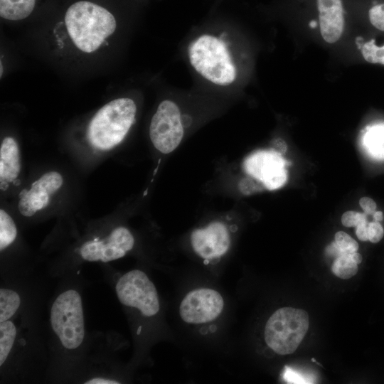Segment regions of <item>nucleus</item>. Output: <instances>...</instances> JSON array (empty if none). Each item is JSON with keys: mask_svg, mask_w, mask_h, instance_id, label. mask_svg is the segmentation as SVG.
I'll use <instances>...</instances> for the list:
<instances>
[{"mask_svg": "<svg viewBox=\"0 0 384 384\" xmlns=\"http://www.w3.org/2000/svg\"><path fill=\"white\" fill-rule=\"evenodd\" d=\"M284 379L289 383H311V380L307 379L304 375L289 367H285L283 374Z\"/></svg>", "mask_w": 384, "mask_h": 384, "instance_id": "obj_25", "label": "nucleus"}, {"mask_svg": "<svg viewBox=\"0 0 384 384\" xmlns=\"http://www.w3.org/2000/svg\"><path fill=\"white\" fill-rule=\"evenodd\" d=\"M361 52L367 62L384 65V46H378L370 41L363 45Z\"/></svg>", "mask_w": 384, "mask_h": 384, "instance_id": "obj_21", "label": "nucleus"}, {"mask_svg": "<svg viewBox=\"0 0 384 384\" xmlns=\"http://www.w3.org/2000/svg\"><path fill=\"white\" fill-rule=\"evenodd\" d=\"M368 223L364 221L356 227V236L361 241L368 240Z\"/></svg>", "mask_w": 384, "mask_h": 384, "instance_id": "obj_29", "label": "nucleus"}, {"mask_svg": "<svg viewBox=\"0 0 384 384\" xmlns=\"http://www.w3.org/2000/svg\"><path fill=\"white\" fill-rule=\"evenodd\" d=\"M317 4L321 36L327 43H335L344 27L341 0H317Z\"/></svg>", "mask_w": 384, "mask_h": 384, "instance_id": "obj_13", "label": "nucleus"}, {"mask_svg": "<svg viewBox=\"0 0 384 384\" xmlns=\"http://www.w3.org/2000/svg\"><path fill=\"white\" fill-rule=\"evenodd\" d=\"M359 205L366 215H373L376 210L375 202L369 197H363L359 200Z\"/></svg>", "mask_w": 384, "mask_h": 384, "instance_id": "obj_28", "label": "nucleus"}, {"mask_svg": "<svg viewBox=\"0 0 384 384\" xmlns=\"http://www.w3.org/2000/svg\"><path fill=\"white\" fill-rule=\"evenodd\" d=\"M65 23L75 46L88 53L97 50L117 26L112 14L87 1H79L70 6L65 12Z\"/></svg>", "mask_w": 384, "mask_h": 384, "instance_id": "obj_1", "label": "nucleus"}, {"mask_svg": "<svg viewBox=\"0 0 384 384\" xmlns=\"http://www.w3.org/2000/svg\"><path fill=\"white\" fill-rule=\"evenodd\" d=\"M353 260L358 265L362 262L363 257L361 255L357 252L351 253Z\"/></svg>", "mask_w": 384, "mask_h": 384, "instance_id": "obj_32", "label": "nucleus"}, {"mask_svg": "<svg viewBox=\"0 0 384 384\" xmlns=\"http://www.w3.org/2000/svg\"><path fill=\"white\" fill-rule=\"evenodd\" d=\"M223 308L224 299L218 291L198 288L183 297L179 306V314L184 322L200 324L218 318Z\"/></svg>", "mask_w": 384, "mask_h": 384, "instance_id": "obj_8", "label": "nucleus"}, {"mask_svg": "<svg viewBox=\"0 0 384 384\" xmlns=\"http://www.w3.org/2000/svg\"><path fill=\"white\" fill-rule=\"evenodd\" d=\"M366 215L365 213L348 210L342 215L341 223L346 227H356L361 223L367 221Z\"/></svg>", "mask_w": 384, "mask_h": 384, "instance_id": "obj_24", "label": "nucleus"}, {"mask_svg": "<svg viewBox=\"0 0 384 384\" xmlns=\"http://www.w3.org/2000/svg\"><path fill=\"white\" fill-rule=\"evenodd\" d=\"M194 252L207 260L224 255L230 246V236L226 225L221 222H213L206 228L194 230L191 235Z\"/></svg>", "mask_w": 384, "mask_h": 384, "instance_id": "obj_11", "label": "nucleus"}, {"mask_svg": "<svg viewBox=\"0 0 384 384\" xmlns=\"http://www.w3.org/2000/svg\"><path fill=\"white\" fill-rule=\"evenodd\" d=\"M184 134L178 105L165 100L158 106L149 126V137L154 147L163 154L172 152L180 144Z\"/></svg>", "mask_w": 384, "mask_h": 384, "instance_id": "obj_7", "label": "nucleus"}, {"mask_svg": "<svg viewBox=\"0 0 384 384\" xmlns=\"http://www.w3.org/2000/svg\"><path fill=\"white\" fill-rule=\"evenodd\" d=\"M2 72H3V71H2V63H1V71H0V73H1V76L2 75Z\"/></svg>", "mask_w": 384, "mask_h": 384, "instance_id": "obj_34", "label": "nucleus"}, {"mask_svg": "<svg viewBox=\"0 0 384 384\" xmlns=\"http://www.w3.org/2000/svg\"><path fill=\"white\" fill-rule=\"evenodd\" d=\"M36 0H0V16L11 21L22 20L33 11Z\"/></svg>", "mask_w": 384, "mask_h": 384, "instance_id": "obj_15", "label": "nucleus"}, {"mask_svg": "<svg viewBox=\"0 0 384 384\" xmlns=\"http://www.w3.org/2000/svg\"><path fill=\"white\" fill-rule=\"evenodd\" d=\"M16 329L14 324L6 320L0 322V366L6 361L14 344Z\"/></svg>", "mask_w": 384, "mask_h": 384, "instance_id": "obj_17", "label": "nucleus"}, {"mask_svg": "<svg viewBox=\"0 0 384 384\" xmlns=\"http://www.w3.org/2000/svg\"><path fill=\"white\" fill-rule=\"evenodd\" d=\"M358 264L351 253H343L335 258L331 266L333 273L343 279L353 277L358 272Z\"/></svg>", "mask_w": 384, "mask_h": 384, "instance_id": "obj_18", "label": "nucleus"}, {"mask_svg": "<svg viewBox=\"0 0 384 384\" xmlns=\"http://www.w3.org/2000/svg\"><path fill=\"white\" fill-rule=\"evenodd\" d=\"M309 323V316L304 310L280 308L271 315L265 324V343L279 355L292 353L306 335Z\"/></svg>", "mask_w": 384, "mask_h": 384, "instance_id": "obj_4", "label": "nucleus"}, {"mask_svg": "<svg viewBox=\"0 0 384 384\" xmlns=\"http://www.w3.org/2000/svg\"><path fill=\"white\" fill-rule=\"evenodd\" d=\"M374 221L380 222L383 219V213L382 211H375L373 214Z\"/></svg>", "mask_w": 384, "mask_h": 384, "instance_id": "obj_33", "label": "nucleus"}, {"mask_svg": "<svg viewBox=\"0 0 384 384\" xmlns=\"http://www.w3.org/2000/svg\"><path fill=\"white\" fill-rule=\"evenodd\" d=\"M189 62L206 80L218 86H228L236 79L237 70L225 42L216 36L203 34L188 49Z\"/></svg>", "mask_w": 384, "mask_h": 384, "instance_id": "obj_2", "label": "nucleus"}, {"mask_svg": "<svg viewBox=\"0 0 384 384\" xmlns=\"http://www.w3.org/2000/svg\"><path fill=\"white\" fill-rule=\"evenodd\" d=\"M367 147L377 155L384 156V126L374 127L366 134Z\"/></svg>", "mask_w": 384, "mask_h": 384, "instance_id": "obj_20", "label": "nucleus"}, {"mask_svg": "<svg viewBox=\"0 0 384 384\" xmlns=\"http://www.w3.org/2000/svg\"><path fill=\"white\" fill-rule=\"evenodd\" d=\"M53 331L67 349L73 350L82 343L85 336L82 299L74 289L62 292L50 309Z\"/></svg>", "mask_w": 384, "mask_h": 384, "instance_id": "obj_5", "label": "nucleus"}, {"mask_svg": "<svg viewBox=\"0 0 384 384\" xmlns=\"http://www.w3.org/2000/svg\"><path fill=\"white\" fill-rule=\"evenodd\" d=\"M21 304L18 294L9 289H0V322L9 320Z\"/></svg>", "mask_w": 384, "mask_h": 384, "instance_id": "obj_16", "label": "nucleus"}, {"mask_svg": "<svg viewBox=\"0 0 384 384\" xmlns=\"http://www.w3.org/2000/svg\"><path fill=\"white\" fill-rule=\"evenodd\" d=\"M135 102L130 98L113 100L101 107L90 120L87 138L100 150H109L124 139L134 122Z\"/></svg>", "mask_w": 384, "mask_h": 384, "instance_id": "obj_3", "label": "nucleus"}, {"mask_svg": "<svg viewBox=\"0 0 384 384\" xmlns=\"http://www.w3.org/2000/svg\"><path fill=\"white\" fill-rule=\"evenodd\" d=\"M115 290L123 305L137 309L145 316H153L159 311L156 289L141 270H134L124 274L117 281Z\"/></svg>", "mask_w": 384, "mask_h": 384, "instance_id": "obj_6", "label": "nucleus"}, {"mask_svg": "<svg viewBox=\"0 0 384 384\" xmlns=\"http://www.w3.org/2000/svg\"><path fill=\"white\" fill-rule=\"evenodd\" d=\"M134 245V238L131 232L124 227H118L102 240L85 242L80 254L82 259L89 262H107L124 257Z\"/></svg>", "mask_w": 384, "mask_h": 384, "instance_id": "obj_10", "label": "nucleus"}, {"mask_svg": "<svg viewBox=\"0 0 384 384\" xmlns=\"http://www.w3.org/2000/svg\"><path fill=\"white\" fill-rule=\"evenodd\" d=\"M286 161L275 150H261L250 154L243 163L245 171L268 190L281 188L286 183Z\"/></svg>", "mask_w": 384, "mask_h": 384, "instance_id": "obj_9", "label": "nucleus"}, {"mask_svg": "<svg viewBox=\"0 0 384 384\" xmlns=\"http://www.w3.org/2000/svg\"><path fill=\"white\" fill-rule=\"evenodd\" d=\"M21 171L19 149L16 141L5 137L0 147L1 189L5 190L9 183L16 179Z\"/></svg>", "mask_w": 384, "mask_h": 384, "instance_id": "obj_14", "label": "nucleus"}, {"mask_svg": "<svg viewBox=\"0 0 384 384\" xmlns=\"http://www.w3.org/2000/svg\"><path fill=\"white\" fill-rule=\"evenodd\" d=\"M334 238L335 242L343 252L351 253L357 252L358 249V242L345 232H337L334 235Z\"/></svg>", "mask_w": 384, "mask_h": 384, "instance_id": "obj_22", "label": "nucleus"}, {"mask_svg": "<svg viewBox=\"0 0 384 384\" xmlns=\"http://www.w3.org/2000/svg\"><path fill=\"white\" fill-rule=\"evenodd\" d=\"M369 19L374 27L384 31V3L375 5L370 9Z\"/></svg>", "mask_w": 384, "mask_h": 384, "instance_id": "obj_23", "label": "nucleus"}, {"mask_svg": "<svg viewBox=\"0 0 384 384\" xmlns=\"http://www.w3.org/2000/svg\"><path fill=\"white\" fill-rule=\"evenodd\" d=\"M63 183V178L57 171H49L34 181L29 190H23L18 202L19 212L26 217L33 215L37 211L46 208L50 196L55 193Z\"/></svg>", "mask_w": 384, "mask_h": 384, "instance_id": "obj_12", "label": "nucleus"}, {"mask_svg": "<svg viewBox=\"0 0 384 384\" xmlns=\"http://www.w3.org/2000/svg\"><path fill=\"white\" fill-rule=\"evenodd\" d=\"M85 384H118L119 382L115 380L104 378H93L85 382Z\"/></svg>", "mask_w": 384, "mask_h": 384, "instance_id": "obj_31", "label": "nucleus"}, {"mask_svg": "<svg viewBox=\"0 0 384 384\" xmlns=\"http://www.w3.org/2000/svg\"><path fill=\"white\" fill-rule=\"evenodd\" d=\"M384 235V230L379 222L368 223V240L373 243L378 242Z\"/></svg>", "mask_w": 384, "mask_h": 384, "instance_id": "obj_26", "label": "nucleus"}, {"mask_svg": "<svg viewBox=\"0 0 384 384\" xmlns=\"http://www.w3.org/2000/svg\"><path fill=\"white\" fill-rule=\"evenodd\" d=\"M239 188L242 193L250 195L257 190V185L254 179L245 178L240 183Z\"/></svg>", "mask_w": 384, "mask_h": 384, "instance_id": "obj_27", "label": "nucleus"}, {"mask_svg": "<svg viewBox=\"0 0 384 384\" xmlns=\"http://www.w3.org/2000/svg\"><path fill=\"white\" fill-rule=\"evenodd\" d=\"M17 230L11 217L3 209L0 210V250L9 247L16 239Z\"/></svg>", "mask_w": 384, "mask_h": 384, "instance_id": "obj_19", "label": "nucleus"}, {"mask_svg": "<svg viewBox=\"0 0 384 384\" xmlns=\"http://www.w3.org/2000/svg\"><path fill=\"white\" fill-rule=\"evenodd\" d=\"M326 253L330 257H334L335 258H336L344 252H343V251L340 249L338 245L334 241L326 247Z\"/></svg>", "mask_w": 384, "mask_h": 384, "instance_id": "obj_30", "label": "nucleus"}]
</instances>
